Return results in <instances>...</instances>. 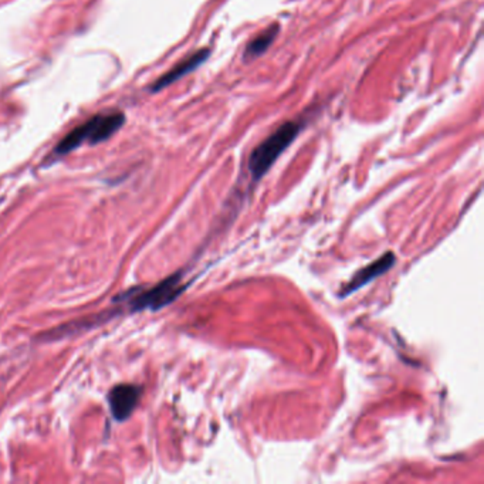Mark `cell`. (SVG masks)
<instances>
[{"instance_id": "cell-1", "label": "cell", "mask_w": 484, "mask_h": 484, "mask_svg": "<svg viewBox=\"0 0 484 484\" xmlns=\"http://www.w3.org/2000/svg\"><path fill=\"white\" fill-rule=\"evenodd\" d=\"M302 128H304L302 118L286 121L252 150L248 161V171L253 184H257L271 169L280 155L295 141Z\"/></svg>"}, {"instance_id": "cell-2", "label": "cell", "mask_w": 484, "mask_h": 484, "mask_svg": "<svg viewBox=\"0 0 484 484\" xmlns=\"http://www.w3.org/2000/svg\"><path fill=\"white\" fill-rule=\"evenodd\" d=\"M126 123V116L123 112H105L97 114L93 118L87 119L84 124L74 128L69 132L62 142L54 148L55 157L67 155L71 150L77 149L84 144H100L110 137H112L123 124Z\"/></svg>"}, {"instance_id": "cell-3", "label": "cell", "mask_w": 484, "mask_h": 484, "mask_svg": "<svg viewBox=\"0 0 484 484\" xmlns=\"http://www.w3.org/2000/svg\"><path fill=\"white\" fill-rule=\"evenodd\" d=\"M187 288V284L182 283V273H175L154 287L146 290H137L126 293L121 297L124 298L123 302H127L131 311H144V310H161L169 306Z\"/></svg>"}, {"instance_id": "cell-4", "label": "cell", "mask_w": 484, "mask_h": 484, "mask_svg": "<svg viewBox=\"0 0 484 484\" xmlns=\"http://www.w3.org/2000/svg\"><path fill=\"white\" fill-rule=\"evenodd\" d=\"M141 398V388L137 385L121 383L108 393V404L112 417L118 422L127 420L135 410Z\"/></svg>"}, {"instance_id": "cell-5", "label": "cell", "mask_w": 484, "mask_h": 484, "mask_svg": "<svg viewBox=\"0 0 484 484\" xmlns=\"http://www.w3.org/2000/svg\"><path fill=\"white\" fill-rule=\"evenodd\" d=\"M397 257L395 253L392 252H386L385 254H382L379 259H377L375 261H372L371 264L365 266L364 268H361L358 273L351 279V282L347 284V287L343 290L341 297H347L355 291H358L359 288H362L364 286H367L368 283H371L372 280L378 279L379 276L385 275L386 271L395 264Z\"/></svg>"}, {"instance_id": "cell-6", "label": "cell", "mask_w": 484, "mask_h": 484, "mask_svg": "<svg viewBox=\"0 0 484 484\" xmlns=\"http://www.w3.org/2000/svg\"><path fill=\"white\" fill-rule=\"evenodd\" d=\"M209 54H210V49H200V50H196L192 54L187 55L184 60H180L178 64H175L168 73H165L162 77H159L154 83V85L150 87V89H153L154 93L161 92L162 88H166L168 85L173 84L175 81H178L182 77H185L187 74L192 73L193 70H196L200 64H203L206 62Z\"/></svg>"}, {"instance_id": "cell-7", "label": "cell", "mask_w": 484, "mask_h": 484, "mask_svg": "<svg viewBox=\"0 0 484 484\" xmlns=\"http://www.w3.org/2000/svg\"><path fill=\"white\" fill-rule=\"evenodd\" d=\"M280 32V26L277 23L268 26L266 30H263L261 33H259L254 39H252L243 53V60L245 62H250V60H254L257 57H260L261 54H264L268 47L275 43V40L277 39V35Z\"/></svg>"}]
</instances>
